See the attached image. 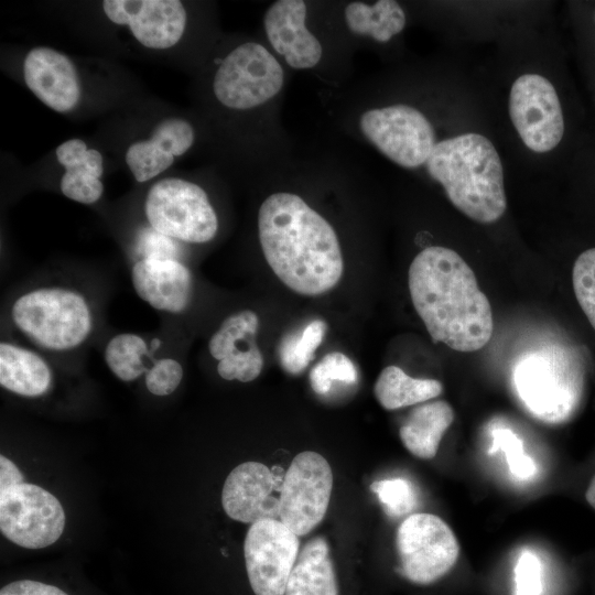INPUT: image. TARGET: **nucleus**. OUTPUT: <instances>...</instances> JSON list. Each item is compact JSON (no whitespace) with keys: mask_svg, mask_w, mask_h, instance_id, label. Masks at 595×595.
Listing matches in <instances>:
<instances>
[{"mask_svg":"<svg viewBox=\"0 0 595 595\" xmlns=\"http://www.w3.org/2000/svg\"><path fill=\"white\" fill-rule=\"evenodd\" d=\"M396 547L401 574L410 582L429 585L455 565L459 544L451 527L440 517L416 512L399 526Z\"/></svg>","mask_w":595,"mask_h":595,"instance_id":"nucleus-8","label":"nucleus"},{"mask_svg":"<svg viewBox=\"0 0 595 595\" xmlns=\"http://www.w3.org/2000/svg\"><path fill=\"white\" fill-rule=\"evenodd\" d=\"M23 483V476L17 465L8 457L0 456V491Z\"/></svg>","mask_w":595,"mask_h":595,"instance_id":"nucleus-37","label":"nucleus"},{"mask_svg":"<svg viewBox=\"0 0 595 595\" xmlns=\"http://www.w3.org/2000/svg\"><path fill=\"white\" fill-rule=\"evenodd\" d=\"M509 116L528 149L544 153L554 149L564 133L560 99L553 85L538 74H524L512 84Z\"/></svg>","mask_w":595,"mask_h":595,"instance_id":"nucleus-12","label":"nucleus"},{"mask_svg":"<svg viewBox=\"0 0 595 595\" xmlns=\"http://www.w3.org/2000/svg\"><path fill=\"white\" fill-rule=\"evenodd\" d=\"M258 235L267 263L290 290L316 296L339 282L344 261L336 231L299 195L268 196L259 208Z\"/></svg>","mask_w":595,"mask_h":595,"instance_id":"nucleus-1","label":"nucleus"},{"mask_svg":"<svg viewBox=\"0 0 595 595\" xmlns=\"http://www.w3.org/2000/svg\"><path fill=\"white\" fill-rule=\"evenodd\" d=\"M346 24L354 34L368 35L377 42H388L405 25V14L397 1L380 0L374 4L354 1L345 8Z\"/></svg>","mask_w":595,"mask_h":595,"instance_id":"nucleus-25","label":"nucleus"},{"mask_svg":"<svg viewBox=\"0 0 595 595\" xmlns=\"http://www.w3.org/2000/svg\"><path fill=\"white\" fill-rule=\"evenodd\" d=\"M107 18L129 25L139 43L149 48H169L182 37L186 26V10L177 0H105Z\"/></svg>","mask_w":595,"mask_h":595,"instance_id":"nucleus-14","label":"nucleus"},{"mask_svg":"<svg viewBox=\"0 0 595 595\" xmlns=\"http://www.w3.org/2000/svg\"><path fill=\"white\" fill-rule=\"evenodd\" d=\"M385 511L391 517H400L415 507V493L412 485L403 478L382 479L370 485Z\"/></svg>","mask_w":595,"mask_h":595,"instance_id":"nucleus-31","label":"nucleus"},{"mask_svg":"<svg viewBox=\"0 0 595 595\" xmlns=\"http://www.w3.org/2000/svg\"><path fill=\"white\" fill-rule=\"evenodd\" d=\"M333 489L324 456L305 451L291 462L279 494V519L298 537L310 533L325 517Z\"/></svg>","mask_w":595,"mask_h":595,"instance_id":"nucleus-10","label":"nucleus"},{"mask_svg":"<svg viewBox=\"0 0 595 595\" xmlns=\"http://www.w3.org/2000/svg\"><path fill=\"white\" fill-rule=\"evenodd\" d=\"M412 304L429 335L453 350L477 351L493 336V311L468 263L454 250L430 246L408 274Z\"/></svg>","mask_w":595,"mask_h":595,"instance_id":"nucleus-2","label":"nucleus"},{"mask_svg":"<svg viewBox=\"0 0 595 595\" xmlns=\"http://www.w3.org/2000/svg\"><path fill=\"white\" fill-rule=\"evenodd\" d=\"M326 324L314 320L299 332L284 335L278 347L281 367L291 375L303 372L313 360L315 350L322 344Z\"/></svg>","mask_w":595,"mask_h":595,"instance_id":"nucleus-27","label":"nucleus"},{"mask_svg":"<svg viewBox=\"0 0 595 595\" xmlns=\"http://www.w3.org/2000/svg\"><path fill=\"white\" fill-rule=\"evenodd\" d=\"M278 478L268 466L258 462H246L236 466L227 476L221 505L228 517L244 523L279 518Z\"/></svg>","mask_w":595,"mask_h":595,"instance_id":"nucleus-16","label":"nucleus"},{"mask_svg":"<svg viewBox=\"0 0 595 595\" xmlns=\"http://www.w3.org/2000/svg\"><path fill=\"white\" fill-rule=\"evenodd\" d=\"M329 548L322 537L311 539L299 552L284 595H337Z\"/></svg>","mask_w":595,"mask_h":595,"instance_id":"nucleus-23","label":"nucleus"},{"mask_svg":"<svg viewBox=\"0 0 595 595\" xmlns=\"http://www.w3.org/2000/svg\"><path fill=\"white\" fill-rule=\"evenodd\" d=\"M494 448H501L505 452L513 476L528 479L536 475L537 467L533 459L524 453L520 439L511 431L496 430L494 432Z\"/></svg>","mask_w":595,"mask_h":595,"instance_id":"nucleus-33","label":"nucleus"},{"mask_svg":"<svg viewBox=\"0 0 595 595\" xmlns=\"http://www.w3.org/2000/svg\"><path fill=\"white\" fill-rule=\"evenodd\" d=\"M64 527L61 502L42 487L22 483L0 491V529L13 543L42 549L58 540Z\"/></svg>","mask_w":595,"mask_h":595,"instance_id":"nucleus-11","label":"nucleus"},{"mask_svg":"<svg viewBox=\"0 0 595 595\" xmlns=\"http://www.w3.org/2000/svg\"><path fill=\"white\" fill-rule=\"evenodd\" d=\"M572 283L575 298L595 329V248L583 251L576 258Z\"/></svg>","mask_w":595,"mask_h":595,"instance_id":"nucleus-30","label":"nucleus"},{"mask_svg":"<svg viewBox=\"0 0 595 595\" xmlns=\"http://www.w3.org/2000/svg\"><path fill=\"white\" fill-rule=\"evenodd\" d=\"M283 84L284 72L277 58L261 44L247 42L223 60L213 89L221 105L246 110L272 99Z\"/></svg>","mask_w":595,"mask_h":595,"instance_id":"nucleus-7","label":"nucleus"},{"mask_svg":"<svg viewBox=\"0 0 595 595\" xmlns=\"http://www.w3.org/2000/svg\"><path fill=\"white\" fill-rule=\"evenodd\" d=\"M137 295L154 310L182 313L192 298L193 279L190 269L167 257H143L131 269Z\"/></svg>","mask_w":595,"mask_h":595,"instance_id":"nucleus-18","label":"nucleus"},{"mask_svg":"<svg viewBox=\"0 0 595 595\" xmlns=\"http://www.w3.org/2000/svg\"><path fill=\"white\" fill-rule=\"evenodd\" d=\"M258 315L244 310L227 316L208 342V350L218 360L217 372L225 380L249 382L263 368V356L256 344Z\"/></svg>","mask_w":595,"mask_h":595,"instance_id":"nucleus-15","label":"nucleus"},{"mask_svg":"<svg viewBox=\"0 0 595 595\" xmlns=\"http://www.w3.org/2000/svg\"><path fill=\"white\" fill-rule=\"evenodd\" d=\"M52 371L35 351L19 345L0 344V385L23 397H40L51 387Z\"/></svg>","mask_w":595,"mask_h":595,"instance_id":"nucleus-22","label":"nucleus"},{"mask_svg":"<svg viewBox=\"0 0 595 595\" xmlns=\"http://www.w3.org/2000/svg\"><path fill=\"white\" fill-rule=\"evenodd\" d=\"M11 318L29 339L53 351L77 348L93 329V314L86 299L62 286L23 293L11 306Z\"/></svg>","mask_w":595,"mask_h":595,"instance_id":"nucleus-5","label":"nucleus"},{"mask_svg":"<svg viewBox=\"0 0 595 595\" xmlns=\"http://www.w3.org/2000/svg\"><path fill=\"white\" fill-rule=\"evenodd\" d=\"M183 378L181 364L170 357L158 359L144 377L147 389L154 396H169L180 386Z\"/></svg>","mask_w":595,"mask_h":595,"instance_id":"nucleus-34","label":"nucleus"},{"mask_svg":"<svg viewBox=\"0 0 595 595\" xmlns=\"http://www.w3.org/2000/svg\"><path fill=\"white\" fill-rule=\"evenodd\" d=\"M585 498L587 502L595 509V475L586 489Z\"/></svg>","mask_w":595,"mask_h":595,"instance_id":"nucleus-38","label":"nucleus"},{"mask_svg":"<svg viewBox=\"0 0 595 595\" xmlns=\"http://www.w3.org/2000/svg\"><path fill=\"white\" fill-rule=\"evenodd\" d=\"M174 156L166 153L151 138L132 143L126 153V162L138 182L149 181L166 169Z\"/></svg>","mask_w":595,"mask_h":595,"instance_id":"nucleus-29","label":"nucleus"},{"mask_svg":"<svg viewBox=\"0 0 595 595\" xmlns=\"http://www.w3.org/2000/svg\"><path fill=\"white\" fill-rule=\"evenodd\" d=\"M454 421V410L446 401L425 402L415 407L399 430L404 447L415 457L433 458L447 429Z\"/></svg>","mask_w":595,"mask_h":595,"instance_id":"nucleus-21","label":"nucleus"},{"mask_svg":"<svg viewBox=\"0 0 595 595\" xmlns=\"http://www.w3.org/2000/svg\"><path fill=\"white\" fill-rule=\"evenodd\" d=\"M359 129L378 151L405 169L425 164L436 144L429 119L405 104L363 112Z\"/></svg>","mask_w":595,"mask_h":595,"instance_id":"nucleus-9","label":"nucleus"},{"mask_svg":"<svg viewBox=\"0 0 595 595\" xmlns=\"http://www.w3.org/2000/svg\"><path fill=\"white\" fill-rule=\"evenodd\" d=\"M513 390L534 419L559 424L581 403L584 375L581 359L569 347L547 345L524 353L512 369Z\"/></svg>","mask_w":595,"mask_h":595,"instance_id":"nucleus-4","label":"nucleus"},{"mask_svg":"<svg viewBox=\"0 0 595 595\" xmlns=\"http://www.w3.org/2000/svg\"><path fill=\"white\" fill-rule=\"evenodd\" d=\"M0 595H68L61 588L37 581H14L1 588Z\"/></svg>","mask_w":595,"mask_h":595,"instance_id":"nucleus-36","label":"nucleus"},{"mask_svg":"<svg viewBox=\"0 0 595 595\" xmlns=\"http://www.w3.org/2000/svg\"><path fill=\"white\" fill-rule=\"evenodd\" d=\"M144 213L152 229L167 238L204 244L217 234V215L205 191L177 177L158 181L149 190Z\"/></svg>","mask_w":595,"mask_h":595,"instance_id":"nucleus-6","label":"nucleus"},{"mask_svg":"<svg viewBox=\"0 0 595 595\" xmlns=\"http://www.w3.org/2000/svg\"><path fill=\"white\" fill-rule=\"evenodd\" d=\"M56 158L65 167L61 178L62 193L82 204L96 203L104 192L100 152L88 149L80 139H71L57 147Z\"/></svg>","mask_w":595,"mask_h":595,"instance_id":"nucleus-20","label":"nucleus"},{"mask_svg":"<svg viewBox=\"0 0 595 595\" xmlns=\"http://www.w3.org/2000/svg\"><path fill=\"white\" fill-rule=\"evenodd\" d=\"M151 139L166 153L178 156L192 147L194 130L184 119L167 118L156 125Z\"/></svg>","mask_w":595,"mask_h":595,"instance_id":"nucleus-32","label":"nucleus"},{"mask_svg":"<svg viewBox=\"0 0 595 595\" xmlns=\"http://www.w3.org/2000/svg\"><path fill=\"white\" fill-rule=\"evenodd\" d=\"M29 89L47 107L67 112L80 98V84L72 61L51 47L32 48L24 58Z\"/></svg>","mask_w":595,"mask_h":595,"instance_id":"nucleus-19","label":"nucleus"},{"mask_svg":"<svg viewBox=\"0 0 595 595\" xmlns=\"http://www.w3.org/2000/svg\"><path fill=\"white\" fill-rule=\"evenodd\" d=\"M299 547V537L278 519H263L250 526L244 556L256 595H284Z\"/></svg>","mask_w":595,"mask_h":595,"instance_id":"nucleus-13","label":"nucleus"},{"mask_svg":"<svg viewBox=\"0 0 595 595\" xmlns=\"http://www.w3.org/2000/svg\"><path fill=\"white\" fill-rule=\"evenodd\" d=\"M150 347L144 338L134 333H119L106 344L104 357L110 371L120 380L129 382L145 374L144 364Z\"/></svg>","mask_w":595,"mask_h":595,"instance_id":"nucleus-26","label":"nucleus"},{"mask_svg":"<svg viewBox=\"0 0 595 595\" xmlns=\"http://www.w3.org/2000/svg\"><path fill=\"white\" fill-rule=\"evenodd\" d=\"M310 385L316 394L331 392L335 382L355 385L358 371L354 363L340 351L326 354L310 371Z\"/></svg>","mask_w":595,"mask_h":595,"instance_id":"nucleus-28","label":"nucleus"},{"mask_svg":"<svg viewBox=\"0 0 595 595\" xmlns=\"http://www.w3.org/2000/svg\"><path fill=\"white\" fill-rule=\"evenodd\" d=\"M516 594L540 595L542 592L541 565L531 552H523L515 567Z\"/></svg>","mask_w":595,"mask_h":595,"instance_id":"nucleus-35","label":"nucleus"},{"mask_svg":"<svg viewBox=\"0 0 595 595\" xmlns=\"http://www.w3.org/2000/svg\"><path fill=\"white\" fill-rule=\"evenodd\" d=\"M448 201L479 224L497 221L505 214L507 198L501 160L484 136L465 133L437 142L425 163Z\"/></svg>","mask_w":595,"mask_h":595,"instance_id":"nucleus-3","label":"nucleus"},{"mask_svg":"<svg viewBox=\"0 0 595 595\" xmlns=\"http://www.w3.org/2000/svg\"><path fill=\"white\" fill-rule=\"evenodd\" d=\"M305 20L306 3L302 0L275 1L263 19L269 43L295 69L312 68L322 58V45L306 28Z\"/></svg>","mask_w":595,"mask_h":595,"instance_id":"nucleus-17","label":"nucleus"},{"mask_svg":"<svg viewBox=\"0 0 595 595\" xmlns=\"http://www.w3.org/2000/svg\"><path fill=\"white\" fill-rule=\"evenodd\" d=\"M443 391V385L436 379L413 378L398 366H388L379 374L374 392L386 410L426 402Z\"/></svg>","mask_w":595,"mask_h":595,"instance_id":"nucleus-24","label":"nucleus"}]
</instances>
